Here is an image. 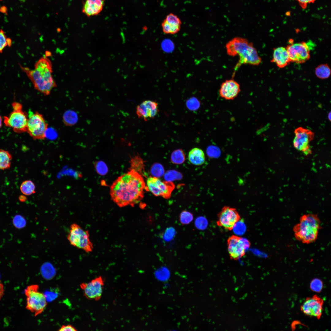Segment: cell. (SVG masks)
I'll list each match as a JSON object with an SVG mask.
<instances>
[{"label": "cell", "mask_w": 331, "mask_h": 331, "mask_svg": "<svg viewBox=\"0 0 331 331\" xmlns=\"http://www.w3.org/2000/svg\"><path fill=\"white\" fill-rule=\"evenodd\" d=\"M104 280L101 276H98L88 283H82L80 287L84 296L88 299L98 301L102 295Z\"/></svg>", "instance_id": "12"}, {"label": "cell", "mask_w": 331, "mask_h": 331, "mask_svg": "<svg viewBox=\"0 0 331 331\" xmlns=\"http://www.w3.org/2000/svg\"><path fill=\"white\" fill-rule=\"evenodd\" d=\"M95 167L98 173L101 175H105L108 171L107 166L102 161L96 162L95 164Z\"/></svg>", "instance_id": "34"}, {"label": "cell", "mask_w": 331, "mask_h": 331, "mask_svg": "<svg viewBox=\"0 0 331 331\" xmlns=\"http://www.w3.org/2000/svg\"><path fill=\"white\" fill-rule=\"evenodd\" d=\"M14 225L17 228L23 227L26 224L25 219L20 215L15 216L13 219Z\"/></svg>", "instance_id": "36"}, {"label": "cell", "mask_w": 331, "mask_h": 331, "mask_svg": "<svg viewBox=\"0 0 331 331\" xmlns=\"http://www.w3.org/2000/svg\"><path fill=\"white\" fill-rule=\"evenodd\" d=\"M179 218L180 221L182 224H187L190 223L193 220V215L191 212L184 211L181 213Z\"/></svg>", "instance_id": "28"}, {"label": "cell", "mask_w": 331, "mask_h": 331, "mask_svg": "<svg viewBox=\"0 0 331 331\" xmlns=\"http://www.w3.org/2000/svg\"><path fill=\"white\" fill-rule=\"evenodd\" d=\"M188 158L191 163L196 166L202 165L205 160L204 152L202 149L197 147L192 149L189 151Z\"/></svg>", "instance_id": "20"}, {"label": "cell", "mask_w": 331, "mask_h": 331, "mask_svg": "<svg viewBox=\"0 0 331 331\" xmlns=\"http://www.w3.org/2000/svg\"><path fill=\"white\" fill-rule=\"evenodd\" d=\"M170 275L169 269L165 266L158 268L154 272L155 277L157 280L162 282L167 281L169 279Z\"/></svg>", "instance_id": "24"}, {"label": "cell", "mask_w": 331, "mask_h": 331, "mask_svg": "<svg viewBox=\"0 0 331 331\" xmlns=\"http://www.w3.org/2000/svg\"><path fill=\"white\" fill-rule=\"evenodd\" d=\"M176 234V231L173 227H170L167 228L163 235V239L166 242H170Z\"/></svg>", "instance_id": "31"}, {"label": "cell", "mask_w": 331, "mask_h": 331, "mask_svg": "<svg viewBox=\"0 0 331 331\" xmlns=\"http://www.w3.org/2000/svg\"><path fill=\"white\" fill-rule=\"evenodd\" d=\"M320 224V220L316 214H308L302 215L299 223L293 228L295 238L304 244L314 242L318 238Z\"/></svg>", "instance_id": "4"}, {"label": "cell", "mask_w": 331, "mask_h": 331, "mask_svg": "<svg viewBox=\"0 0 331 331\" xmlns=\"http://www.w3.org/2000/svg\"><path fill=\"white\" fill-rule=\"evenodd\" d=\"M323 300L316 295L307 297L300 307L301 311L306 315L319 319L322 314Z\"/></svg>", "instance_id": "14"}, {"label": "cell", "mask_w": 331, "mask_h": 331, "mask_svg": "<svg viewBox=\"0 0 331 331\" xmlns=\"http://www.w3.org/2000/svg\"><path fill=\"white\" fill-rule=\"evenodd\" d=\"M233 229L235 233L238 235L244 233L245 231L246 227L244 220L242 219H240L235 224Z\"/></svg>", "instance_id": "32"}, {"label": "cell", "mask_w": 331, "mask_h": 331, "mask_svg": "<svg viewBox=\"0 0 331 331\" xmlns=\"http://www.w3.org/2000/svg\"><path fill=\"white\" fill-rule=\"evenodd\" d=\"M331 112H330L329 113L328 115V118L329 120V121H331Z\"/></svg>", "instance_id": "43"}, {"label": "cell", "mask_w": 331, "mask_h": 331, "mask_svg": "<svg viewBox=\"0 0 331 331\" xmlns=\"http://www.w3.org/2000/svg\"><path fill=\"white\" fill-rule=\"evenodd\" d=\"M291 62L301 64L305 63L310 57V47L305 42L290 44L286 47Z\"/></svg>", "instance_id": "11"}, {"label": "cell", "mask_w": 331, "mask_h": 331, "mask_svg": "<svg viewBox=\"0 0 331 331\" xmlns=\"http://www.w3.org/2000/svg\"><path fill=\"white\" fill-rule=\"evenodd\" d=\"M59 331H77V330L73 326L71 325H62L59 329Z\"/></svg>", "instance_id": "39"}, {"label": "cell", "mask_w": 331, "mask_h": 331, "mask_svg": "<svg viewBox=\"0 0 331 331\" xmlns=\"http://www.w3.org/2000/svg\"><path fill=\"white\" fill-rule=\"evenodd\" d=\"M226 48L229 55L239 56L234 72L242 65L258 66L261 62V59L253 43L245 38L240 37L233 38L226 44Z\"/></svg>", "instance_id": "3"}, {"label": "cell", "mask_w": 331, "mask_h": 331, "mask_svg": "<svg viewBox=\"0 0 331 331\" xmlns=\"http://www.w3.org/2000/svg\"><path fill=\"white\" fill-rule=\"evenodd\" d=\"M26 196H25V195H23H23H20L19 196V198H18L19 200L20 201L22 202H25V201H26V200L27 199V197H26Z\"/></svg>", "instance_id": "41"}, {"label": "cell", "mask_w": 331, "mask_h": 331, "mask_svg": "<svg viewBox=\"0 0 331 331\" xmlns=\"http://www.w3.org/2000/svg\"><path fill=\"white\" fill-rule=\"evenodd\" d=\"M2 117L0 116V128H1L2 125Z\"/></svg>", "instance_id": "44"}, {"label": "cell", "mask_w": 331, "mask_h": 331, "mask_svg": "<svg viewBox=\"0 0 331 331\" xmlns=\"http://www.w3.org/2000/svg\"><path fill=\"white\" fill-rule=\"evenodd\" d=\"M161 25L163 32L167 34H176L180 31L181 27V25L169 23L165 19L162 22Z\"/></svg>", "instance_id": "25"}, {"label": "cell", "mask_w": 331, "mask_h": 331, "mask_svg": "<svg viewBox=\"0 0 331 331\" xmlns=\"http://www.w3.org/2000/svg\"><path fill=\"white\" fill-rule=\"evenodd\" d=\"M159 110L157 103L150 100L143 101L137 106L136 113L138 117L145 121L154 118Z\"/></svg>", "instance_id": "17"}, {"label": "cell", "mask_w": 331, "mask_h": 331, "mask_svg": "<svg viewBox=\"0 0 331 331\" xmlns=\"http://www.w3.org/2000/svg\"><path fill=\"white\" fill-rule=\"evenodd\" d=\"M4 287L3 284L0 281V300L2 298L4 294Z\"/></svg>", "instance_id": "40"}, {"label": "cell", "mask_w": 331, "mask_h": 331, "mask_svg": "<svg viewBox=\"0 0 331 331\" xmlns=\"http://www.w3.org/2000/svg\"><path fill=\"white\" fill-rule=\"evenodd\" d=\"M187 105L188 108L191 110H195L198 108L199 103L198 100L194 98L189 99L187 102Z\"/></svg>", "instance_id": "37"}, {"label": "cell", "mask_w": 331, "mask_h": 331, "mask_svg": "<svg viewBox=\"0 0 331 331\" xmlns=\"http://www.w3.org/2000/svg\"><path fill=\"white\" fill-rule=\"evenodd\" d=\"M217 225L231 231L235 224L241 219L236 209L229 206H224L218 215Z\"/></svg>", "instance_id": "13"}, {"label": "cell", "mask_w": 331, "mask_h": 331, "mask_svg": "<svg viewBox=\"0 0 331 331\" xmlns=\"http://www.w3.org/2000/svg\"><path fill=\"white\" fill-rule=\"evenodd\" d=\"M145 187L141 174L130 169L113 182L110 194L112 200L120 207H133L143 198Z\"/></svg>", "instance_id": "1"}, {"label": "cell", "mask_w": 331, "mask_h": 331, "mask_svg": "<svg viewBox=\"0 0 331 331\" xmlns=\"http://www.w3.org/2000/svg\"><path fill=\"white\" fill-rule=\"evenodd\" d=\"M294 133L295 137L293 140L294 147L306 155L311 154L310 143L314 139V133L309 129L302 127L296 128Z\"/></svg>", "instance_id": "9"}, {"label": "cell", "mask_w": 331, "mask_h": 331, "mask_svg": "<svg viewBox=\"0 0 331 331\" xmlns=\"http://www.w3.org/2000/svg\"><path fill=\"white\" fill-rule=\"evenodd\" d=\"M185 156L183 151L181 149L175 150L171 155L172 162L177 164H181L184 161Z\"/></svg>", "instance_id": "27"}, {"label": "cell", "mask_w": 331, "mask_h": 331, "mask_svg": "<svg viewBox=\"0 0 331 331\" xmlns=\"http://www.w3.org/2000/svg\"><path fill=\"white\" fill-rule=\"evenodd\" d=\"M315 73L317 77L319 78L326 79L330 76L331 70L327 64H322L316 67Z\"/></svg>", "instance_id": "22"}, {"label": "cell", "mask_w": 331, "mask_h": 331, "mask_svg": "<svg viewBox=\"0 0 331 331\" xmlns=\"http://www.w3.org/2000/svg\"><path fill=\"white\" fill-rule=\"evenodd\" d=\"M13 157L8 151L0 149V169H9L11 166Z\"/></svg>", "instance_id": "21"}, {"label": "cell", "mask_w": 331, "mask_h": 331, "mask_svg": "<svg viewBox=\"0 0 331 331\" xmlns=\"http://www.w3.org/2000/svg\"><path fill=\"white\" fill-rule=\"evenodd\" d=\"M12 44L11 39L7 37L5 32L0 29V53H2L6 47H10Z\"/></svg>", "instance_id": "26"}, {"label": "cell", "mask_w": 331, "mask_h": 331, "mask_svg": "<svg viewBox=\"0 0 331 331\" xmlns=\"http://www.w3.org/2000/svg\"><path fill=\"white\" fill-rule=\"evenodd\" d=\"M301 7L303 9H306L308 5L314 3L316 0H296Z\"/></svg>", "instance_id": "38"}, {"label": "cell", "mask_w": 331, "mask_h": 331, "mask_svg": "<svg viewBox=\"0 0 331 331\" xmlns=\"http://www.w3.org/2000/svg\"><path fill=\"white\" fill-rule=\"evenodd\" d=\"M67 239L71 245L86 252L93 250V244L89 239V231L84 230L76 223L70 225Z\"/></svg>", "instance_id": "7"}, {"label": "cell", "mask_w": 331, "mask_h": 331, "mask_svg": "<svg viewBox=\"0 0 331 331\" xmlns=\"http://www.w3.org/2000/svg\"><path fill=\"white\" fill-rule=\"evenodd\" d=\"M27 132L34 139L46 138L48 124L43 116L37 112H29Z\"/></svg>", "instance_id": "8"}, {"label": "cell", "mask_w": 331, "mask_h": 331, "mask_svg": "<svg viewBox=\"0 0 331 331\" xmlns=\"http://www.w3.org/2000/svg\"><path fill=\"white\" fill-rule=\"evenodd\" d=\"M7 9L6 6H3L0 7V12L4 13H7Z\"/></svg>", "instance_id": "42"}, {"label": "cell", "mask_w": 331, "mask_h": 331, "mask_svg": "<svg viewBox=\"0 0 331 331\" xmlns=\"http://www.w3.org/2000/svg\"><path fill=\"white\" fill-rule=\"evenodd\" d=\"M142 164V160L139 158L135 157L131 160L130 169H133L140 173L143 168Z\"/></svg>", "instance_id": "29"}, {"label": "cell", "mask_w": 331, "mask_h": 331, "mask_svg": "<svg viewBox=\"0 0 331 331\" xmlns=\"http://www.w3.org/2000/svg\"><path fill=\"white\" fill-rule=\"evenodd\" d=\"M20 188L21 192L25 196L31 195L35 192V185L30 180H26L23 182Z\"/></svg>", "instance_id": "23"}, {"label": "cell", "mask_w": 331, "mask_h": 331, "mask_svg": "<svg viewBox=\"0 0 331 331\" xmlns=\"http://www.w3.org/2000/svg\"><path fill=\"white\" fill-rule=\"evenodd\" d=\"M19 65L21 69L27 75L35 89L44 95H49L53 89L56 87L52 75V63L46 55L42 57L36 63L34 69Z\"/></svg>", "instance_id": "2"}, {"label": "cell", "mask_w": 331, "mask_h": 331, "mask_svg": "<svg viewBox=\"0 0 331 331\" xmlns=\"http://www.w3.org/2000/svg\"><path fill=\"white\" fill-rule=\"evenodd\" d=\"M2 0H0V1H2Z\"/></svg>", "instance_id": "45"}, {"label": "cell", "mask_w": 331, "mask_h": 331, "mask_svg": "<svg viewBox=\"0 0 331 331\" xmlns=\"http://www.w3.org/2000/svg\"><path fill=\"white\" fill-rule=\"evenodd\" d=\"M13 111L8 116L4 117L5 125L13 128L14 132L20 133L27 132L28 114L22 109V105L18 102L12 104Z\"/></svg>", "instance_id": "6"}, {"label": "cell", "mask_w": 331, "mask_h": 331, "mask_svg": "<svg viewBox=\"0 0 331 331\" xmlns=\"http://www.w3.org/2000/svg\"><path fill=\"white\" fill-rule=\"evenodd\" d=\"M227 245L230 259L237 260L245 255L246 250L250 246V243L246 238L232 235L228 238Z\"/></svg>", "instance_id": "10"}, {"label": "cell", "mask_w": 331, "mask_h": 331, "mask_svg": "<svg viewBox=\"0 0 331 331\" xmlns=\"http://www.w3.org/2000/svg\"><path fill=\"white\" fill-rule=\"evenodd\" d=\"M323 287V283L321 280L318 278L313 280L310 284L311 290L316 292H320Z\"/></svg>", "instance_id": "30"}, {"label": "cell", "mask_w": 331, "mask_h": 331, "mask_svg": "<svg viewBox=\"0 0 331 331\" xmlns=\"http://www.w3.org/2000/svg\"><path fill=\"white\" fill-rule=\"evenodd\" d=\"M37 284L28 286L25 290L26 297V308L34 314L35 317L42 314L48 305L45 295L39 291Z\"/></svg>", "instance_id": "5"}, {"label": "cell", "mask_w": 331, "mask_h": 331, "mask_svg": "<svg viewBox=\"0 0 331 331\" xmlns=\"http://www.w3.org/2000/svg\"><path fill=\"white\" fill-rule=\"evenodd\" d=\"M271 61L275 63L280 68H283L291 62L286 48L278 47L274 49Z\"/></svg>", "instance_id": "18"}, {"label": "cell", "mask_w": 331, "mask_h": 331, "mask_svg": "<svg viewBox=\"0 0 331 331\" xmlns=\"http://www.w3.org/2000/svg\"><path fill=\"white\" fill-rule=\"evenodd\" d=\"M240 91V84L232 78L226 80L222 83L219 89V94L226 100H232L237 97Z\"/></svg>", "instance_id": "16"}, {"label": "cell", "mask_w": 331, "mask_h": 331, "mask_svg": "<svg viewBox=\"0 0 331 331\" xmlns=\"http://www.w3.org/2000/svg\"><path fill=\"white\" fill-rule=\"evenodd\" d=\"M195 224L197 228L203 230L205 229L207 225V222L206 219L203 216L197 218L195 222Z\"/></svg>", "instance_id": "33"}, {"label": "cell", "mask_w": 331, "mask_h": 331, "mask_svg": "<svg viewBox=\"0 0 331 331\" xmlns=\"http://www.w3.org/2000/svg\"><path fill=\"white\" fill-rule=\"evenodd\" d=\"M146 185L147 189L153 195L164 198L169 197L173 189L171 184L162 181L156 177H148Z\"/></svg>", "instance_id": "15"}, {"label": "cell", "mask_w": 331, "mask_h": 331, "mask_svg": "<svg viewBox=\"0 0 331 331\" xmlns=\"http://www.w3.org/2000/svg\"><path fill=\"white\" fill-rule=\"evenodd\" d=\"M105 0H86L82 12L88 17L96 15L102 10Z\"/></svg>", "instance_id": "19"}, {"label": "cell", "mask_w": 331, "mask_h": 331, "mask_svg": "<svg viewBox=\"0 0 331 331\" xmlns=\"http://www.w3.org/2000/svg\"><path fill=\"white\" fill-rule=\"evenodd\" d=\"M165 19L168 23L173 25H181L182 23L178 17L172 13L167 15Z\"/></svg>", "instance_id": "35"}]
</instances>
